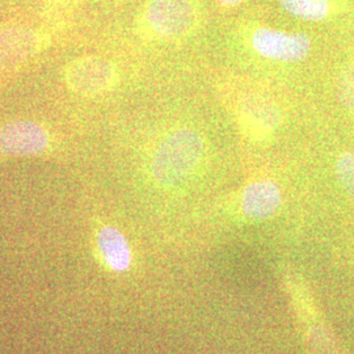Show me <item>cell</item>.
Listing matches in <instances>:
<instances>
[{
	"mask_svg": "<svg viewBox=\"0 0 354 354\" xmlns=\"http://www.w3.org/2000/svg\"><path fill=\"white\" fill-rule=\"evenodd\" d=\"M205 140L193 129H178L169 133L156 147L151 159V175L163 187H175L201 165Z\"/></svg>",
	"mask_w": 354,
	"mask_h": 354,
	"instance_id": "cell-1",
	"label": "cell"
},
{
	"mask_svg": "<svg viewBox=\"0 0 354 354\" xmlns=\"http://www.w3.org/2000/svg\"><path fill=\"white\" fill-rule=\"evenodd\" d=\"M198 16L194 0H149L142 12V21L156 37L178 38L197 26Z\"/></svg>",
	"mask_w": 354,
	"mask_h": 354,
	"instance_id": "cell-2",
	"label": "cell"
},
{
	"mask_svg": "<svg viewBox=\"0 0 354 354\" xmlns=\"http://www.w3.org/2000/svg\"><path fill=\"white\" fill-rule=\"evenodd\" d=\"M64 77L73 93L93 97L113 88L117 70L111 61L102 57H80L64 67Z\"/></svg>",
	"mask_w": 354,
	"mask_h": 354,
	"instance_id": "cell-3",
	"label": "cell"
},
{
	"mask_svg": "<svg viewBox=\"0 0 354 354\" xmlns=\"http://www.w3.org/2000/svg\"><path fill=\"white\" fill-rule=\"evenodd\" d=\"M253 50L260 57L285 64L301 62L311 53V39L298 32H285L261 26L254 29L250 37Z\"/></svg>",
	"mask_w": 354,
	"mask_h": 354,
	"instance_id": "cell-4",
	"label": "cell"
},
{
	"mask_svg": "<svg viewBox=\"0 0 354 354\" xmlns=\"http://www.w3.org/2000/svg\"><path fill=\"white\" fill-rule=\"evenodd\" d=\"M50 145L48 130L35 121H15L0 127V153L8 156H35Z\"/></svg>",
	"mask_w": 354,
	"mask_h": 354,
	"instance_id": "cell-5",
	"label": "cell"
},
{
	"mask_svg": "<svg viewBox=\"0 0 354 354\" xmlns=\"http://www.w3.org/2000/svg\"><path fill=\"white\" fill-rule=\"evenodd\" d=\"M41 35L23 24L0 26V73L26 64L41 49Z\"/></svg>",
	"mask_w": 354,
	"mask_h": 354,
	"instance_id": "cell-6",
	"label": "cell"
},
{
	"mask_svg": "<svg viewBox=\"0 0 354 354\" xmlns=\"http://www.w3.org/2000/svg\"><path fill=\"white\" fill-rule=\"evenodd\" d=\"M238 114L243 129L253 138H266L277 130L281 112L276 102L261 95H248L241 99Z\"/></svg>",
	"mask_w": 354,
	"mask_h": 354,
	"instance_id": "cell-7",
	"label": "cell"
},
{
	"mask_svg": "<svg viewBox=\"0 0 354 354\" xmlns=\"http://www.w3.org/2000/svg\"><path fill=\"white\" fill-rule=\"evenodd\" d=\"M282 193L279 184L270 178L250 183L241 196V212L251 221H266L279 212Z\"/></svg>",
	"mask_w": 354,
	"mask_h": 354,
	"instance_id": "cell-8",
	"label": "cell"
},
{
	"mask_svg": "<svg viewBox=\"0 0 354 354\" xmlns=\"http://www.w3.org/2000/svg\"><path fill=\"white\" fill-rule=\"evenodd\" d=\"M96 245L104 264L115 273H124L131 266L133 253L130 244L118 228H100L96 236Z\"/></svg>",
	"mask_w": 354,
	"mask_h": 354,
	"instance_id": "cell-9",
	"label": "cell"
},
{
	"mask_svg": "<svg viewBox=\"0 0 354 354\" xmlns=\"http://www.w3.org/2000/svg\"><path fill=\"white\" fill-rule=\"evenodd\" d=\"M281 8L291 17L304 21H323L332 12L330 0H279Z\"/></svg>",
	"mask_w": 354,
	"mask_h": 354,
	"instance_id": "cell-10",
	"label": "cell"
},
{
	"mask_svg": "<svg viewBox=\"0 0 354 354\" xmlns=\"http://www.w3.org/2000/svg\"><path fill=\"white\" fill-rule=\"evenodd\" d=\"M336 176L346 194L354 201V152L342 153L336 162Z\"/></svg>",
	"mask_w": 354,
	"mask_h": 354,
	"instance_id": "cell-11",
	"label": "cell"
},
{
	"mask_svg": "<svg viewBox=\"0 0 354 354\" xmlns=\"http://www.w3.org/2000/svg\"><path fill=\"white\" fill-rule=\"evenodd\" d=\"M339 97L345 108L354 112V62L342 75L339 83Z\"/></svg>",
	"mask_w": 354,
	"mask_h": 354,
	"instance_id": "cell-12",
	"label": "cell"
},
{
	"mask_svg": "<svg viewBox=\"0 0 354 354\" xmlns=\"http://www.w3.org/2000/svg\"><path fill=\"white\" fill-rule=\"evenodd\" d=\"M216 3L222 4V6H226V7H236L241 4L244 0H215Z\"/></svg>",
	"mask_w": 354,
	"mask_h": 354,
	"instance_id": "cell-13",
	"label": "cell"
},
{
	"mask_svg": "<svg viewBox=\"0 0 354 354\" xmlns=\"http://www.w3.org/2000/svg\"><path fill=\"white\" fill-rule=\"evenodd\" d=\"M73 1H75V3H83V1H87V0H73Z\"/></svg>",
	"mask_w": 354,
	"mask_h": 354,
	"instance_id": "cell-14",
	"label": "cell"
}]
</instances>
